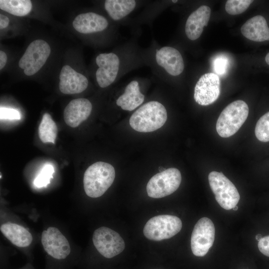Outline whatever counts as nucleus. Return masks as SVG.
<instances>
[{
  "mask_svg": "<svg viewBox=\"0 0 269 269\" xmlns=\"http://www.w3.org/2000/svg\"><path fill=\"white\" fill-rule=\"evenodd\" d=\"M146 55L132 44L122 46L120 53L98 54L95 59L97 66L95 76L98 85L102 88L110 86L121 76L147 62Z\"/></svg>",
  "mask_w": 269,
  "mask_h": 269,
  "instance_id": "f257e3e1",
  "label": "nucleus"
},
{
  "mask_svg": "<svg viewBox=\"0 0 269 269\" xmlns=\"http://www.w3.org/2000/svg\"><path fill=\"white\" fill-rule=\"evenodd\" d=\"M167 118L165 107L158 101H151L141 106L132 114L130 125L137 132H151L162 127Z\"/></svg>",
  "mask_w": 269,
  "mask_h": 269,
  "instance_id": "f03ea898",
  "label": "nucleus"
},
{
  "mask_svg": "<svg viewBox=\"0 0 269 269\" xmlns=\"http://www.w3.org/2000/svg\"><path fill=\"white\" fill-rule=\"evenodd\" d=\"M115 171L110 164L102 161L96 162L86 170L83 178L86 194L92 198L103 195L113 184Z\"/></svg>",
  "mask_w": 269,
  "mask_h": 269,
  "instance_id": "7ed1b4c3",
  "label": "nucleus"
},
{
  "mask_svg": "<svg viewBox=\"0 0 269 269\" xmlns=\"http://www.w3.org/2000/svg\"><path fill=\"white\" fill-rule=\"evenodd\" d=\"M249 109L242 100H236L227 106L219 116L216 129L221 137H229L240 129L247 120Z\"/></svg>",
  "mask_w": 269,
  "mask_h": 269,
  "instance_id": "20e7f679",
  "label": "nucleus"
},
{
  "mask_svg": "<svg viewBox=\"0 0 269 269\" xmlns=\"http://www.w3.org/2000/svg\"><path fill=\"white\" fill-rule=\"evenodd\" d=\"M182 227L181 220L171 215L154 216L146 223L143 229L144 235L154 241L169 239L180 232Z\"/></svg>",
  "mask_w": 269,
  "mask_h": 269,
  "instance_id": "39448f33",
  "label": "nucleus"
},
{
  "mask_svg": "<svg viewBox=\"0 0 269 269\" xmlns=\"http://www.w3.org/2000/svg\"><path fill=\"white\" fill-rule=\"evenodd\" d=\"M210 187L216 201L225 210H231L237 206L240 196L234 184L222 172H211L208 175Z\"/></svg>",
  "mask_w": 269,
  "mask_h": 269,
  "instance_id": "423d86ee",
  "label": "nucleus"
},
{
  "mask_svg": "<svg viewBox=\"0 0 269 269\" xmlns=\"http://www.w3.org/2000/svg\"><path fill=\"white\" fill-rule=\"evenodd\" d=\"M150 54V62L162 73L173 77L180 75L184 69L182 56L178 50L170 46L156 47Z\"/></svg>",
  "mask_w": 269,
  "mask_h": 269,
  "instance_id": "0eeeda50",
  "label": "nucleus"
},
{
  "mask_svg": "<svg viewBox=\"0 0 269 269\" xmlns=\"http://www.w3.org/2000/svg\"><path fill=\"white\" fill-rule=\"evenodd\" d=\"M181 182L180 171L176 168H169L153 176L146 185L148 196L160 198L171 194L179 187Z\"/></svg>",
  "mask_w": 269,
  "mask_h": 269,
  "instance_id": "6e6552de",
  "label": "nucleus"
},
{
  "mask_svg": "<svg viewBox=\"0 0 269 269\" xmlns=\"http://www.w3.org/2000/svg\"><path fill=\"white\" fill-rule=\"evenodd\" d=\"M51 52L49 44L42 39L31 42L18 62V66L23 69L27 76L36 74L44 65Z\"/></svg>",
  "mask_w": 269,
  "mask_h": 269,
  "instance_id": "1a4fd4ad",
  "label": "nucleus"
},
{
  "mask_svg": "<svg viewBox=\"0 0 269 269\" xmlns=\"http://www.w3.org/2000/svg\"><path fill=\"white\" fill-rule=\"evenodd\" d=\"M215 228L207 217L200 219L195 225L191 237V249L193 255L203 258L208 253L215 240Z\"/></svg>",
  "mask_w": 269,
  "mask_h": 269,
  "instance_id": "9d476101",
  "label": "nucleus"
},
{
  "mask_svg": "<svg viewBox=\"0 0 269 269\" xmlns=\"http://www.w3.org/2000/svg\"><path fill=\"white\" fill-rule=\"evenodd\" d=\"M93 242L98 252L107 259L119 255L125 248V242L121 236L106 227H100L94 231Z\"/></svg>",
  "mask_w": 269,
  "mask_h": 269,
  "instance_id": "9b49d317",
  "label": "nucleus"
},
{
  "mask_svg": "<svg viewBox=\"0 0 269 269\" xmlns=\"http://www.w3.org/2000/svg\"><path fill=\"white\" fill-rule=\"evenodd\" d=\"M220 93V80L217 74L207 73L202 75L197 82L194 91L195 102L201 106L214 103Z\"/></svg>",
  "mask_w": 269,
  "mask_h": 269,
  "instance_id": "f8f14e48",
  "label": "nucleus"
},
{
  "mask_svg": "<svg viewBox=\"0 0 269 269\" xmlns=\"http://www.w3.org/2000/svg\"><path fill=\"white\" fill-rule=\"evenodd\" d=\"M41 242L46 252L54 259H64L70 253L68 240L55 227H50L43 231Z\"/></svg>",
  "mask_w": 269,
  "mask_h": 269,
  "instance_id": "ddd939ff",
  "label": "nucleus"
},
{
  "mask_svg": "<svg viewBox=\"0 0 269 269\" xmlns=\"http://www.w3.org/2000/svg\"><path fill=\"white\" fill-rule=\"evenodd\" d=\"M59 88L64 94H75L85 91L89 84L87 78L77 72L71 66L66 65L62 68L59 75Z\"/></svg>",
  "mask_w": 269,
  "mask_h": 269,
  "instance_id": "4468645a",
  "label": "nucleus"
},
{
  "mask_svg": "<svg viewBox=\"0 0 269 269\" xmlns=\"http://www.w3.org/2000/svg\"><path fill=\"white\" fill-rule=\"evenodd\" d=\"M92 110V105L89 100L86 98L73 99L65 108L64 121L70 127H77L88 119Z\"/></svg>",
  "mask_w": 269,
  "mask_h": 269,
  "instance_id": "2eb2a0df",
  "label": "nucleus"
},
{
  "mask_svg": "<svg viewBox=\"0 0 269 269\" xmlns=\"http://www.w3.org/2000/svg\"><path fill=\"white\" fill-rule=\"evenodd\" d=\"M74 28L82 34H92L102 32L108 27L109 21L104 16L94 12L78 15L74 19Z\"/></svg>",
  "mask_w": 269,
  "mask_h": 269,
  "instance_id": "dca6fc26",
  "label": "nucleus"
},
{
  "mask_svg": "<svg viewBox=\"0 0 269 269\" xmlns=\"http://www.w3.org/2000/svg\"><path fill=\"white\" fill-rule=\"evenodd\" d=\"M211 15V9L201 5L188 17L185 25V33L190 40H195L201 36L203 28L207 26Z\"/></svg>",
  "mask_w": 269,
  "mask_h": 269,
  "instance_id": "f3484780",
  "label": "nucleus"
},
{
  "mask_svg": "<svg viewBox=\"0 0 269 269\" xmlns=\"http://www.w3.org/2000/svg\"><path fill=\"white\" fill-rule=\"evenodd\" d=\"M144 98L139 81L134 79L127 84L123 93L116 100V104L123 110L132 111L140 106Z\"/></svg>",
  "mask_w": 269,
  "mask_h": 269,
  "instance_id": "a211bd4d",
  "label": "nucleus"
},
{
  "mask_svg": "<svg viewBox=\"0 0 269 269\" xmlns=\"http://www.w3.org/2000/svg\"><path fill=\"white\" fill-rule=\"evenodd\" d=\"M241 32L244 36L253 41H269V27L266 18L261 15L249 19L242 26Z\"/></svg>",
  "mask_w": 269,
  "mask_h": 269,
  "instance_id": "6ab92c4d",
  "label": "nucleus"
},
{
  "mask_svg": "<svg viewBox=\"0 0 269 269\" xmlns=\"http://www.w3.org/2000/svg\"><path fill=\"white\" fill-rule=\"evenodd\" d=\"M138 3V1L135 0H106L104 8L112 19L119 21L133 12Z\"/></svg>",
  "mask_w": 269,
  "mask_h": 269,
  "instance_id": "aec40b11",
  "label": "nucleus"
},
{
  "mask_svg": "<svg viewBox=\"0 0 269 269\" xmlns=\"http://www.w3.org/2000/svg\"><path fill=\"white\" fill-rule=\"evenodd\" d=\"M0 229L6 238L17 247H27L32 242L31 234L21 226L7 223L1 225Z\"/></svg>",
  "mask_w": 269,
  "mask_h": 269,
  "instance_id": "412c9836",
  "label": "nucleus"
},
{
  "mask_svg": "<svg viewBox=\"0 0 269 269\" xmlns=\"http://www.w3.org/2000/svg\"><path fill=\"white\" fill-rule=\"evenodd\" d=\"M57 132V126L50 115L44 114L38 127V135L41 141L54 144Z\"/></svg>",
  "mask_w": 269,
  "mask_h": 269,
  "instance_id": "4be33fe9",
  "label": "nucleus"
},
{
  "mask_svg": "<svg viewBox=\"0 0 269 269\" xmlns=\"http://www.w3.org/2000/svg\"><path fill=\"white\" fill-rule=\"evenodd\" d=\"M32 7L29 0H0V8L12 15L23 16L28 14Z\"/></svg>",
  "mask_w": 269,
  "mask_h": 269,
  "instance_id": "5701e85b",
  "label": "nucleus"
},
{
  "mask_svg": "<svg viewBox=\"0 0 269 269\" xmlns=\"http://www.w3.org/2000/svg\"><path fill=\"white\" fill-rule=\"evenodd\" d=\"M257 139L262 142L269 141V111L258 121L255 129Z\"/></svg>",
  "mask_w": 269,
  "mask_h": 269,
  "instance_id": "b1692460",
  "label": "nucleus"
},
{
  "mask_svg": "<svg viewBox=\"0 0 269 269\" xmlns=\"http://www.w3.org/2000/svg\"><path fill=\"white\" fill-rule=\"evenodd\" d=\"M253 2L251 0H228L225 4V10L231 15L239 14L246 11Z\"/></svg>",
  "mask_w": 269,
  "mask_h": 269,
  "instance_id": "393cba45",
  "label": "nucleus"
},
{
  "mask_svg": "<svg viewBox=\"0 0 269 269\" xmlns=\"http://www.w3.org/2000/svg\"><path fill=\"white\" fill-rule=\"evenodd\" d=\"M54 169L50 164L45 165L34 180V185L37 188L46 186L53 178Z\"/></svg>",
  "mask_w": 269,
  "mask_h": 269,
  "instance_id": "a878e982",
  "label": "nucleus"
},
{
  "mask_svg": "<svg viewBox=\"0 0 269 269\" xmlns=\"http://www.w3.org/2000/svg\"><path fill=\"white\" fill-rule=\"evenodd\" d=\"M230 64L229 58L226 55H218L214 58L212 62L214 71L217 75L222 76L227 73Z\"/></svg>",
  "mask_w": 269,
  "mask_h": 269,
  "instance_id": "bb28decb",
  "label": "nucleus"
},
{
  "mask_svg": "<svg viewBox=\"0 0 269 269\" xmlns=\"http://www.w3.org/2000/svg\"><path fill=\"white\" fill-rule=\"evenodd\" d=\"M0 117L1 120H19L20 114L16 110L0 107Z\"/></svg>",
  "mask_w": 269,
  "mask_h": 269,
  "instance_id": "cd10ccee",
  "label": "nucleus"
},
{
  "mask_svg": "<svg viewBox=\"0 0 269 269\" xmlns=\"http://www.w3.org/2000/svg\"><path fill=\"white\" fill-rule=\"evenodd\" d=\"M258 247L260 252L269 258V235L261 238L258 242Z\"/></svg>",
  "mask_w": 269,
  "mask_h": 269,
  "instance_id": "c85d7f7f",
  "label": "nucleus"
},
{
  "mask_svg": "<svg viewBox=\"0 0 269 269\" xmlns=\"http://www.w3.org/2000/svg\"><path fill=\"white\" fill-rule=\"evenodd\" d=\"M9 23V19L6 16L0 14V29H3L6 28Z\"/></svg>",
  "mask_w": 269,
  "mask_h": 269,
  "instance_id": "c756f323",
  "label": "nucleus"
},
{
  "mask_svg": "<svg viewBox=\"0 0 269 269\" xmlns=\"http://www.w3.org/2000/svg\"><path fill=\"white\" fill-rule=\"evenodd\" d=\"M7 61V56L6 53L2 51H0V69L1 70L5 65Z\"/></svg>",
  "mask_w": 269,
  "mask_h": 269,
  "instance_id": "7c9ffc66",
  "label": "nucleus"
},
{
  "mask_svg": "<svg viewBox=\"0 0 269 269\" xmlns=\"http://www.w3.org/2000/svg\"><path fill=\"white\" fill-rule=\"evenodd\" d=\"M265 61L267 64L269 65V52L267 54L265 57Z\"/></svg>",
  "mask_w": 269,
  "mask_h": 269,
  "instance_id": "2f4dec72",
  "label": "nucleus"
},
{
  "mask_svg": "<svg viewBox=\"0 0 269 269\" xmlns=\"http://www.w3.org/2000/svg\"><path fill=\"white\" fill-rule=\"evenodd\" d=\"M233 209L234 210V211H236L238 209V207L237 206H236L234 208H233Z\"/></svg>",
  "mask_w": 269,
  "mask_h": 269,
  "instance_id": "473e14b6",
  "label": "nucleus"
},
{
  "mask_svg": "<svg viewBox=\"0 0 269 269\" xmlns=\"http://www.w3.org/2000/svg\"><path fill=\"white\" fill-rule=\"evenodd\" d=\"M247 269H250L247 268Z\"/></svg>",
  "mask_w": 269,
  "mask_h": 269,
  "instance_id": "72a5a7b5",
  "label": "nucleus"
}]
</instances>
